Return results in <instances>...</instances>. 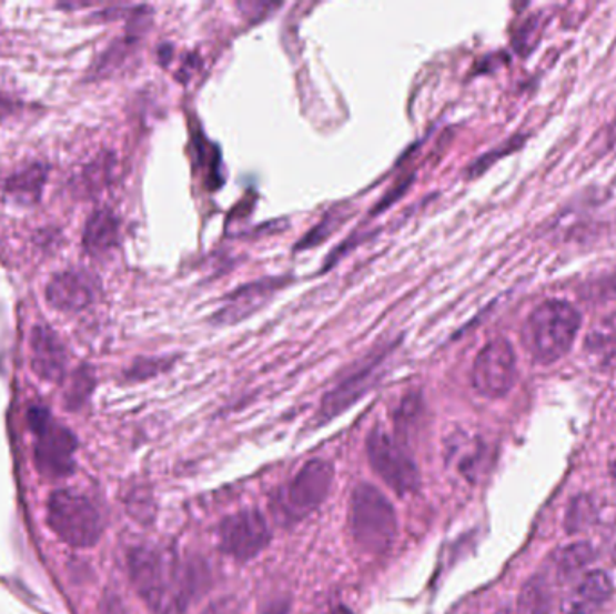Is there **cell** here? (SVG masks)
<instances>
[{
	"label": "cell",
	"instance_id": "cell-1",
	"mask_svg": "<svg viewBox=\"0 0 616 614\" xmlns=\"http://www.w3.org/2000/svg\"><path fill=\"white\" fill-rule=\"evenodd\" d=\"M130 578L152 614H184L208 587L205 567L163 547L139 546L129 555Z\"/></svg>",
	"mask_w": 616,
	"mask_h": 614
},
{
	"label": "cell",
	"instance_id": "cell-2",
	"mask_svg": "<svg viewBox=\"0 0 616 614\" xmlns=\"http://www.w3.org/2000/svg\"><path fill=\"white\" fill-rule=\"evenodd\" d=\"M580 314L568 301L549 300L532 310L523 324L526 352L541 364L559 361L574 346Z\"/></svg>",
	"mask_w": 616,
	"mask_h": 614
},
{
	"label": "cell",
	"instance_id": "cell-3",
	"mask_svg": "<svg viewBox=\"0 0 616 614\" xmlns=\"http://www.w3.org/2000/svg\"><path fill=\"white\" fill-rule=\"evenodd\" d=\"M350 526L357 546L372 555H383L397 538V514L392 501L377 486L359 483L352 494Z\"/></svg>",
	"mask_w": 616,
	"mask_h": 614
},
{
	"label": "cell",
	"instance_id": "cell-4",
	"mask_svg": "<svg viewBox=\"0 0 616 614\" xmlns=\"http://www.w3.org/2000/svg\"><path fill=\"white\" fill-rule=\"evenodd\" d=\"M48 524L63 543L74 547H91L103 534L100 510L89 497L62 489L48 500Z\"/></svg>",
	"mask_w": 616,
	"mask_h": 614
},
{
	"label": "cell",
	"instance_id": "cell-5",
	"mask_svg": "<svg viewBox=\"0 0 616 614\" xmlns=\"http://www.w3.org/2000/svg\"><path fill=\"white\" fill-rule=\"evenodd\" d=\"M334 483V467L326 460L305 463L273 500L274 515L285 524L300 523L323 505Z\"/></svg>",
	"mask_w": 616,
	"mask_h": 614
},
{
	"label": "cell",
	"instance_id": "cell-6",
	"mask_svg": "<svg viewBox=\"0 0 616 614\" xmlns=\"http://www.w3.org/2000/svg\"><path fill=\"white\" fill-rule=\"evenodd\" d=\"M29 427L37 434L34 463L40 474L51 480L68 476L74 467L77 439L68 427L57 424L46 407H31Z\"/></svg>",
	"mask_w": 616,
	"mask_h": 614
},
{
	"label": "cell",
	"instance_id": "cell-7",
	"mask_svg": "<svg viewBox=\"0 0 616 614\" xmlns=\"http://www.w3.org/2000/svg\"><path fill=\"white\" fill-rule=\"evenodd\" d=\"M366 451L373 472L393 492L407 495L421 486V472L404 440L395 439L383 429H375L368 436Z\"/></svg>",
	"mask_w": 616,
	"mask_h": 614
},
{
	"label": "cell",
	"instance_id": "cell-8",
	"mask_svg": "<svg viewBox=\"0 0 616 614\" xmlns=\"http://www.w3.org/2000/svg\"><path fill=\"white\" fill-rule=\"evenodd\" d=\"M471 381L485 399L507 395L516 382V353L507 339H493L482 348L474 359Z\"/></svg>",
	"mask_w": 616,
	"mask_h": 614
},
{
	"label": "cell",
	"instance_id": "cell-9",
	"mask_svg": "<svg viewBox=\"0 0 616 614\" xmlns=\"http://www.w3.org/2000/svg\"><path fill=\"white\" fill-rule=\"evenodd\" d=\"M271 526L259 510H242L225 517L219 529L220 552L239 562L256 557L271 543Z\"/></svg>",
	"mask_w": 616,
	"mask_h": 614
},
{
	"label": "cell",
	"instance_id": "cell-10",
	"mask_svg": "<svg viewBox=\"0 0 616 614\" xmlns=\"http://www.w3.org/2000/svg\"><path fill=\"white\" fill-rule=\"evenodd\" d=\"M100 281L91 272L63 271L54 274L46 285V300L53 309L68 314H77L98 300Z\"/></svg>",
	"mask_w": 616,
	"mask_h": 614
},
{
	"label": "cell",
	"instance_id": "cell-11",
	"mask_svg": "<svg viewBox=\"0 0 616 614\" xmlns=\"http://www.w3.org/2000/svg\"><path fill=\"white\" fill-rule=\"evenodd\" d=\"M387 352L390 350H381L377 355H373L370 361H366L364 366L355 370L352 375L346 376L343 382H340L334 390L329 391L325 399L321 401L317 419L321 422L332 420L337 414L349 410L350 405H354L364 393H368L370 387L381 376V366H383L384 359L387 358Z\"/></svg>",
	"mask_w": 616,
	"mask_h": 614
},
{
	"label": "cell",
	"instance_id": "cell-12",
	"mask_svg": "<svg viewBox=\"0 0 616 614\" xmlns=\"http://www.w3.org/2000/svg\"><path fill=\"white\" fill-rule=\"evenodd\" d=\"M31 368L42 381L60 382L68 372L69 352L49 324H34L29 334Z\"/></svg>",
	"mask_w": 616,
	"mask_h": 614
},
{
	"label": "cell",
	"instance_id": "cell-13",
	"mask_svg": "<svg viewBox=\"0 0 616 614\" xmlns=\"http://www.w3.org/2000/svg\"><path fill=\"white\" fill-rule=\"evenodd\" d=\"M285 281L287 280L265 278V280L253 281L249 285L240 286L228 298L225 305L220 306L215 314L211 315V323L215 326H230V324L248 320L267 305V301H271Z\"/></svg>",
	"mask_w": 616,
	"mask_h": 614
},
{
	"label": "cell",
	"instance_id": "cell-14",
	"mask_svg": "<svg viewBox=\"0 0 616 614\" xmlns=\"http://www.w3.org/2000/svg\"><path fill=\"white\" fill-rule=\"evenodd\" d=\"M612 593L613 582L607 573H589V575L584 576L580 584L566 596V601L563 602L564 613H593V611H597L600 605H604V602H607Z\"/></svg>",
	"mask_w": 616,
	"mask_h": 614
},
{
	"label": "cell",
	"instance_id": "cell-15",
	"mask_svg": "<svg viewBox=\"0 0 616 614\" xmlns=\"http://www.w3.org/2000/svg\"><path fill=\"white\" fill-rule=\"evenodd\" d=\"M49 167L33 162L4 182V195L17 205H34L42 201L43 187L48 182Z\"/></svg>",
	"mask_w": 616,
	"mask_h": 614
},
{
	"label": "cell",
	"instance_id": "cell-16",
	"mask_svg": "<svg viewBox=\"0 0 616 614\" xmlns=\"http://www.w3.org/2000/svg\"><path fill=\"white\" fill-rule=\"evenodd\" d=\"M120 242V219L109 208H100L87 220L83 229V248L87 253L105 254Z\"/></svg>",
	"mask_w": 616,
	"mask_h": 614
},
{
	"label": "cell",
	"instance_id": "cell-17",
	"mask_svg": "<svg viewBox=\"0 0 616 614\" xmlns=\"http://www.w3.org/2000/svg\"><path fill=\"white\" fill-rule=\"evenodd\" d=\"M598 510L595 501L589 495H578L566 510V517H564V526L568 534H580L586 530L592 529L593 524L597 523Z\"/></svg>",
	"mask_w": 616,
	"mask_h": 614
},
{
	"label": "cell",
	"instance_id": "cell-18",
	"mask_svg": "<svg viewBox=\"0 0 616 614\" xmlns=\"http://www.w3.org/2000/svg\"><path fill=\"white\" fill-rule=\"evenodd\" d=\"M552 593H549L548 584L541 581L539 576H535L532 581L526 582L525 587L521 591L519 607L521 614H549L552 613Z\"/></svg>",
	"mask_w": 616,
	"mask_h": 614
},
{
	"label": "cell",
	"instance_id": "cell-19",
	"mask_svg": "<svg viewBox=\"0 0 616 614\" xmlns=\"http://www.w3.org/2000/svg\"><path fill=\"white\" fill-rule=\"evenodd\" d=\"M97 386V376L89 366H80L77 372L72 373L71 384L65 391V407L71 411H78L89 401Z\"/></svg>",
	"mask_w": 616,
	"mask_h": 614
},
{
	"label": "cell",
	"instance_id": "cell-20",
	"mask_svg": "<svg viewBox=\"0 0 616 614\" xmlns=\"http://www.w3.org/2000/svg\"><path fill=\"white\" fill-rule=\"evenodd\" d=\"M593 561H595V550L588 543L569 544L555 555V566L561 575H572L589 566Z\"/></svg>",
	"mask_w": 616,
	"mask_h": 614
},
{
	"label": "cell",
	"instance_id": "cell-21",
	"mask_svg": "<svg viewBox=\"0 0 616 614\" xmlns=\"http://www.w3.org/2000/svg\"><path fill=\"white\" fill-rule=\"evenodd\" d=\"M112 164H114V159L110 153L91 162L83 170V184H85L87 190H101V187H105L110 175H112Z\"/></svg>",
	"mask_w": 616,
	"mask_h": 614
},
{
	"label": "cell",
	"instance_id": "cell-22",
	"mask_svg": "<svg viewBox=\"0 0 616 614\" xmlns=\"http://www.w3.org/2000/svg\"><path fill=\"white\" fill-rule=\"evenodd\" d=\"M163 370L164 362L161 359H144V361L134 362V366L130 368L129 372H127V379H130V381H141V379L158 375Z\"/></svg>",
	"mask_w": 616,
	"mask_h": 614
},
{
	"label": "cell",
	"instance_id": "cell-23",
	"mask_svg": "<svg viewBox=\"0 0 616 614\" xmlns=\"http://www.w3.org/2000/svg\"><path fill=\"white\" fill-rule=\"evenodd\" d=\"M20 109H22V103L19 100L0 94V123L10 120L11 115L17 114Z\"/></svg>",
	"mask_w": 616,
	"mask_h": 614
},
{
	"label": "cell",
	"instance_id": "cell-24",
	"mask_svg": "<svg viewBox=\"0 0 616 614\" xmlns=\"http://www.w3.org/2000/svg\"><path fill=\"white\" fill-rule=\"evenodd\" d=\"M202 614H242V610H240L239 602L234 598H225V601L211 605L210 610Z\"/></svg>",
	"mask_w": 616,
	"mask_h": 614
},
{
	"label": "cell",
	"instance_id": "cell-25",
	"mask_svg": "<svg viewBox=\"0 0 616 614\" xmlns=\"http://www.w3.org/2000/svg\"><path fill=\"white\" fill-rule=\"evenodd\" d=\"M609 135H612V141H616V120L615 123L612 124V132H609Z\"/></svg>",
	"mask_w": 616,
	"mask_h": 614
},
{
	"label": "cell",
	"instance_id": "cell-26",
	"mask_svg": "<svg viewBox=\"0 0 616 614\" xmlns=\"http://www.w3.org/2000/svg\"><path fill=\"white\" fill-rule=\"evenodd\" d=\"M612 474H613V477H615V480H616V462L613 463V465H612Z\"/></svg>",
	"mask_w": 616,
	"mask_h": 614
},
{
	"label": "cell",
	"instance_id": "cell-27",
	"mask_svg": "<svg viewBox=\"0 0 616 614\" xmlns=\"http://www.w3.org/2000/svg\"><path fill=\"white\" fill-rule=\"evenodd\" d=\"M613 547H615V553H616V530H615V541H613Z\"/></svg>",
	"mask_w": 616,
	"mask_h": 614
}]
</instances>
